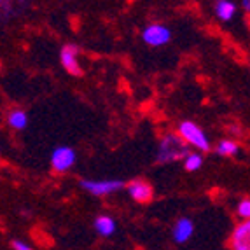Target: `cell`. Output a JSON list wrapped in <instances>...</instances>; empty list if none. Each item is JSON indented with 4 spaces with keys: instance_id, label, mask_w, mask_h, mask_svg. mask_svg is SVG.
I'll list each match as a JSON object with an SVG mask.
<instances>
[{
    "instance_id": "obj_1",
    "label": "cell",
    "mask_w": 250,
    "mask_h": 250,
    "mask_svg": "<svg viewBox=\"0 0 250 250\" xmlns=\"http://www.w3.org/2000/svg\"><path fill=\"white\" fill-rule=\"evenodd\" d=\"M188 154H189L188 144L184 142L177 133H167L161 138V142H159L156 161L159 165H168V163L180 161V159H184Z\"/></svg>"
},
{
    "instance_id": "obj_2",
    "label": "cell",
    "mask_w": 250,
    "mask_h": 250,
    "mask_svg": "<svg viewBox=\"0 0 250 250\" xmlns=\"http://www.w3.org/2000/svg\"><path fill=\"white\" fill-rule=\"evenodd\" d=\"M177 135L182 138L184 142L188 144V147L189 146L196 147V149L201 150V152H208L210 150L208 137H207V133H205L203 129H201L196 123L182 121L179 125V131H177Z\"/></svg>"
},
{
    "instance_id": "obj_3",
    "label": "cell",
    "mask_w": 250,
    "mask_h": 250,
    "mask_svg": "<svg viewBox=\"0 0 250 250\" xmlns=\"http://www.w3.org/2000/svg\"><path fill=\"white\" fill-rule=\"evenodd\" d=\"M75 161H77V154L75 150L68 146H60L53 150L51 154V167L56 173H67L74 168Z\"/></svg>"
},
{
    "instance_id": "obj_4",
    "label": "cell",
    "mask_w": 250,
    "mask_h": 250,
    "mask_svg": "<svg viewBox=\"0 0 250 250\" xmlns=\"http://www.w3.org/2000/svg\"><path fill=\"white\" fill-rule=\"evenodd\" d=\"M142 41L152 47L167 46L171 41V32L163 23H150L142 30Z\"/></svg>"
},
{
    "instance_id": "obj_5",
    "label": "cell",
    "mask_w": 250,
    "mask_h": 250,
    "mask_svg": "<svg viewBox=\"0 0 250 250\" xmlns=\"http://www.w3.org/2000/svg\"><path fill=\"white\" fill-rule=\"evenodd\" d=\"M126 184L123 180H81V188L93 196H107L116 191H121Z\"/></svg>"
},
{
    "instance_id": "obj_6",
    "label": "cell",
    "mask_w": 250,
    "mask_h": 250,
    "mask_svg": "<svg viewBox=\"0 0 250 250\" xmlns=\"http://www.w3.org/2000/svg\"><path fill=\"white\" fill-rule=\"evenodd\" d=\"M79 53L81 49L75 44H65L60 51V62L62 67L70 75H83V68L79 63Z\"/></svg>"
},
{
    "instance_id": "obj_7",
    "label": "cell",
    "mask_w": 250,
    "mask_h": 250,
    "mask_svg": "<svg viewBox=\"0 0 250 250\" xmlns=\"http://www.w3.org/2000/svg\"><path fill=\"white\" fill-rule=\"evenodd\" d=\"M125 188L128 189L129 196L133 198L137 203H149V201L154 198V189H152V186H150L149 182H146V180L135 179L129 184H126Z\"/></svg>"
},
{
    "instance_id": "obj_8",
    "label": "cell",
    "mask_w": 250,
    "mask_h": 250,
    "mask_svg": "<svg viewBox=\"0 0 250 250\" xmlns=\"http://www.w3.org/2000/svg\"><path fill=\"white\" fill-rule=\"evenodd\" d=\"M231 250H250V222H240L229 238Z\"/></svg>"
},
{
    "instance_id": "obj_9",
    "label": "cell",
    "mask_w": 250,
    "mask_h": 250,
    "mask_svg": "<svg viewBox=\"0 0 250 250\" xmlns=\"http://www.w3.org/2000/svg\"><path fill=\"white\" fill-rule=\"evenodd\" d=\"M192 233H194V224H192L191 219L189 217H180L179 221L175 222V226H173L171 236H173V242L186 243L191 240Z\"/></svg>"
},
{
    "instance_id": "obj_10",
    "label": "cell",
    "mask_w": 250,
    "mask_h": 250,
    "mask_svg": "<svg viewBox=\"0 0 250 250\" xmlns=\"http://www.w3.org/2000/svg\"><path fill=\"white\" fill-rule=\"evenodd\" d=\"M213 11H215V16L219 18V20L228 23V21L233 20L234 14H236V4H233L229 0H219V2H215Z\"/></svg>"
},
{
    "instance_id": "obj_11",
    "label": "cell",
    "mask_w": 250,
    "mask_h": 250,
    "mask_svg": "<svg viewBox=\"0 0 250 250\" xmlns=\"http://www.w3.org/2000/svg\"><path fill=\"white\" fill-rule=\"evenodd\" d=\"M95 229L102 236H110L116 231V221L110 215H98L95 219Z\"/></svg>"
},
{
    "instance_id": "obj_12",
    "label": "cell",
    "mask_w": 250,
    "mask_h": 250,
    "mask_svg": "<svg viewBox=\"0 0 250 250\" xmlns=\"http://www.w3.org/2000/svg\"><path fill=\"white\" fill-rule=\"evenodd\" d=\"M7 123L13 129L21 131V129H25L26 126H28V116H26L25 110H21V108H14V110L9 112Z\"/></svg>"
},
{
    "instance_id": "obj_13",
    "label": "cell",
    "mask_w": 250,
    "mask_h": 250,
    "mask_svg": "<svg viewBox=\"0 0 250 250\" xmlns=\"http://www.w3.org/2000/svg\"><path fill=\"white\" fill-rule=\"evenodd\" d=\"M238 150H240V146L234 140H228V138L221 140L215 147V152L219 156H234L238 154Z\"/></svg>"
},
{
    "instance_id": "obj_14",
    "label": "cell",
    "mask_w": 250,
    "mask_h": 250,
    "mask_svg": "<svg viewBox=\"0 0 250 250\" xmlns=\"http://www.w3.org/2000/svg\"><path fill=\"white\" fill-rule=\"evenodd\" d=\"M203 167V158L198 152H189L186 158H184V168L188 171H196Z\"/></svg>"
},
{
    "instance_id": "obj_15",
    "label": "cell",
    "mask_w": 250,
    "mask_h": 250,
    "mask_svg": "<svg viewBox=\"0 0 250 250\" xmlns=\"http://www.w3.org/2000/svg\"><path fill=\"white\" fill-rule=\"evenodd\" d=\"M236 213H238V217L242 219V222L249 221V217H250V200L249 198H243V200L238 203Z\"/></svg>"
},
{
    "instance_id": "obj_16",
    "label": "cell",
    "mask_w": 250,
    "mask_h": 250,
    "mask_svg": "<svg viewBox=\"0 0 250 250\" xmlns=\"http://www.w3.org/2000/svg\"><path fill=\"white\" fill-rule=\"evenodd\" d=\"M11 247H13V250H34L28 243L21 242V240H13V242H11Z\"/></svg>"
},
{
    "instance_id": "obj_17",
    "label": "cell",
    "mask_w": 250,
    "mask_h": 250,
    "mask_svg": "<svg viewBox=\"0 0 250 250\" xmlns=\"http://www.w3.org/2000/svg\"><path fill=\"white\" fill-rule=\"evenodd\" d=\"M243 7H245L247 11H249V7H250V2H249V0H245V2H243Z\"/></svg>"
}]
</instances>
